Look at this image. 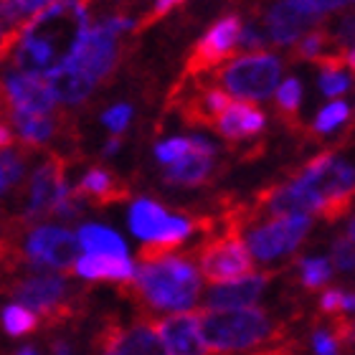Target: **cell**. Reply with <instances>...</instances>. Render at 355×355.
<instances>
[{
    "instance_id": "1",
    "label": "cell",
    "mask_w": 355,
    "mask_h": 355,
    "mask_svg": "<svg viewBox=\"0 0 355 355\" xmlns=\"http://www.w3.org/2000/svg\"><path fill=\"white\" fill-rule=\"evenodd\" d=\"M89 28L84 3H46L26 26L18 28V41L6 64L26 76H46L74 53L82 33Z\"/></svg>"
},
{
    "instance_id": "2",
    "label": "cell",
    "mask_w": 355,
    "mask_h": 355,
    "mask_svg": "<svg viewBox=\"0 0 355 355\" xmlns=\"http://www.w3.org/2000/svg\"><path fill=\"white\" fill-rule=\"evenodd\" d=\"M200 279L188 257L173 254L155 264L135 269L130 282L119 284V295L130 297L140 310H188L196 304Z\"/></svg>"
},
{
    "instance_id": "3",
    "label": "cell",
    "mask_w": 355,
    "mask_h": 355,
    "mask_svg": "<svg viewBox=\"0 0 355 355\" xmlns=\"http://www.w3.org/2000/svg\"><path fill=\"white\" fill-rule=\"evenodd\" d=\"M200 338L206 350L234 353L259 345L272 335V320L264 310H200L198 312Z\"/></svg>"
},
{
    "instance_id": "4",
    "label": "cell",
    "mask_w": 355,
    "mask_h": 355,
    "mask_svg": "<svg viewBox=\"0 0 355 355\" xmlns=\"http://www.w3.org/2000/svg\"><path fill=\"white\" fill-rule=\"evenodd\" d=\"M6 292L33 315L41 312L49 325H64L79 312V300L74 295L76 289L69 287L64 277H56V274L26 277L13 282Z\"/></svg>"
},
{
    "instance_id": "5",
    "label": "cell",
    "mask_w": 355,
    "mask_h": 355,
    "mask_svg": "<svg viewBox=\"0 0 355 355\" xmlns=\"http://www.w3.org/2000/svg\"><path fill=\"white\" fill-rule=\"evenodd\" d=\"M279 59L266 51H252L244 56L226 61L216 69V84L226 87V92L249 99H266L279 82Z\"/></svg>"
},
{
    "instance_id": "6",
    "label": "cell",
    "mask_w": 355,
    "mask_h": 355,
    "mask_svg": "<svg viewBox=\"0 0 355 355\" xmlns=\"http://www.w3.org/2000/svg\"><path fill=\"white\" fill-rule=\"evenodd\" d=\"M198 269L203 272V279L218 287L252 277L254 259L241 234L226 229L198 249Z\"/></svg>"
},
{
    "instance_id": "7",
    "label": "cell",
    "mask_w": 355,
    "mask_h": 355,
    "mask_svg": "<svg viewBox=\"0 0 355 355\" xmlns=\"http://www.w3.org/2000/svg\"><path fill=\"white\" fill-rule=\"evenodd\" d=\"M67 188V160L59 153H51L38 165L28 183V206L21 216V226H28L41 218H51L56 206L69 196Z\"/></svg>"
},
{
    "instance_id": "8",
    "label": "cell",
    "mask_w": 355,
    "mask_h": 355,
    "mask_svg": "<svg viewBox=\"0 0 355 355\" xmlns=\"http://www.w3.org/2000/svg\"><path fill=\"white\" fill-rule=\"evenodd\" d=\"M117 36L104 23L89 26L82 33L74 53L64 64H71L76 71H82L92 84L107 82L117 67Z\"/></svg>"
},
{
    "instance_id": "9",
    "label": "cell",
    "mask_w": 355,
    "mask_h": 355,
    "mask_svg": "<svg viewBox=\"0 0 355 355\" xmlns=\"http://www.w3.org/2000/svg\"><path fill=\"white\" fill-rule=\"evenodd\" d=\"M312 226L307 216H272L266 223H259L249 231V252L261 261H272L282 254L295 252L300 241L307 236Z\"/></svg>"
},
{
    "instance_id": "10",
    "label": "cell",
    "mask_w": 355,
    "mask_h": 355,
    "mask_svg": "<svg viewBox=\"0 0 355 355\" xmlns=\"http://www.w3.org/2000/svg\"><path fill=\"white\" fill-rule=\"evenodd\" d=\"M76 254H79V239L71 231L56 226H36L28 234L23 259L41 269H61L74 274Z\"/></svg>"
},
{
    "instance_id": "11",
    "label": "cell",
    "mask_w": 355,
    "mask_h": 355,
    "mask_svg": "<svg viewBox=\"0 0 355 355\" xmlns=\"http://www.w3.org/2000/svg\"><path fill=\"white\" fill-rule=\"evenodd\" d=\"M241 31L244 28H241L239 15H223L221 21H216L185 61V76H198L200 79V74L223 67L226 59H231V53L236 49Z\"/></svg>"
},
{
    "instance_id": "12",
    "label": "cell",
    "mask_w": 355,
    "mask_h": 355,
    "mask_svg": "<svg viewBox=\"0 0 355 355\" xmlns=\"http://www.w3.org/2000/svg\"><path fill=\"white\" fill-rule=\"evenodd\" d=\"M94 348L99 355H168L153 320H140L132 327H122L110 320L96 333Z\"/></svg>"
},
{
    "instance_id": "13",
    "label": "cell",
    "mask_w": 355,
    "mask_h": 355,
    "mask_svg": "<svg viewBox=\"0 0 355 355\" xmlns=\"http://www.w3.org/2000/svg\"><path fill=\"white\" fill-rule=\"evenodd\" d=\"M335 8H343V3H279L266 13V26L277 44H292L302 31L320 28L322 18Z\"/></svg>"
},
{
    "instance_id": "14",
    "label": "cell",
    "mask_w": 355,
    "mask_h": 355,
    "mask_svg": "<svg viewBox=\"0 0 355 355\" xmlns=\"http://www.w3.org/2000/svg\"><path fill=\"white\" fill-rule=\"evenodd\" d=\"M168 355H208L198 327V312H178L155 322Z\"/></svg>"
},
{
    "instance_id": "15",
    "label": "cell",
    "mask_w": 355,
    "mask_h": 355,
    "mask_svg": "<svg viewBox=\"0 0 355 355\" xmlns=\"http://www.w3.org/2000/svg\"><path fill=\"white\" fill-rule=\"evenodd\" d=\"M231 96L214 84H196L188 96L180 99V114L191 127H216L218 117L229 110Z\"/></svg>"
},
{
    "instance_id": "16",
    "label": "cell",
    "mask_w": 355,
    "mask_h": 355,
    "mask_svg": "<svg viewBox=\"0 0 355 355\" xmlns=\"http://www.w3.org/2000/svg\"><path fill=\"white\" fill-rule=\"evenodd\" d=\"M269 279H272V274H252V277L231 282V284H218L208 292L203 310H244L259 300Z\"/></svg>"
},
{
    "instance_id": "17",
    "label": "cell",
    "mask_w": 355,
    "mask_h": 355,
    "mask_svg": "<svg viewBox=\"0 0 355 355\" xmlns=\"http://www.w3.org/2000/svg\"><path fill=\"white\" fill-rule=\"evenodd\" d=\"M71 196L79 200H89L92 206H112V203H122L130 198V188L110 171L92 168L71 191Z\"/></svg>"
},
{
    "instance_id": "18",
    "label": "cell",
    "mask_w": 355,
    "mask_h": 355,
    "mask_svg": "<svg viewBox=\"0 0 355 355\" xmlns=\"http://www.w3.org/2000/svg\"><path fill=\"white\" fill-rule=\"evenodd\" d=\"M264 127V114H261L252 102H231L229 110L223 112L218 122H216V130L231 142L246 140L257 135Z\"/></svg>"
},
{
    "instance_id": "19",
    "label": "cell",
    "mask_w": 355,
    "mask_h": 355,
    "mask_svg": "<svg viewBox=\"0 0 355 355\" xmlns=\"http://www.w3.org/2000/svg\"><path fill=\"white\" fill-rule=\"evenodd\" d=\"M74 274L94 282H130L135 277V266L122 257H107V254H84L76 259Z\"/></svg>"
},
{
    "instance_id": "20",
    "label": "cell",
    "mask_w": 355,
    "mask_h": 355,
    "mask_svg": "<svg viewBox=\"0 0 355 355\" xmlns=\"http://www.w3.org/2000/svg\"><path fill=\"white\" fill-rule=\"evenodd\" d=\"M46 84L51 89L53 99H59L64 104H79L84 102L92 92L94 84L89 82L82 71H76L71 64H61L59 69H53L51 74L46 76Z\"/></svg>"
},
{
    "instance_id": "21",
    "label": "cell",
    "mask_w": 355,
    "mask_h": 355,
    "mask_svg": "<svg viewBox=\"0 0 355 355\" xmlns=\"http://www.w3.org/2000/svg\"><path fill=\"white\" fill-rule=\"evenodd\" d=\"M6 117L13 122L15 132L21 137L23 148L36 150L38 145H46L51 140L59 125L51 114H26V112H6Z\"/></svg>"
},
{
    "instance_id": "22",
    "label": "cell",
    "mask_w": 355,
    "mask_h": 355,
    "mask_svg": "<svg viewBox=\"0 0 355 355\" xmlns=\"http://www.w3.org/2000/svg\"><path fill=\"white\" fill-rule=\"evenodd\" d=\"M168 223H171V214L148 198L137 200L132 211H130V229H132V234L140 239H148V241L160 239V234L168 229Z\"/></svg>"
},
{
    "instance_id": "23",
    "label": "cell",
    "mask_w": 355,
    "mask_h": 355,
    "mask_svg": "<svg viewBox=\"0 0 355 355\" xmlns=\"http://www.w3.org/2000/svg\"><path fill=\"white\" fill-rule=\"evenodd\" d=\"M208 175H211V157L200 155V153H188L180 160L168 168L165 173V180L168 183H178V185H200L206 183Z\"/></svg>"
},
{
    "instance_id": "24",
    "label": "cell",
    "mask_w": 355,
    "mask_h": 355,
    "mask_svg": "<svg viewBox=\"0 0 355 355\" xmlns=\"http://www.w3.org/2000/svg\"><path fill=\"white\" fill-rule=\"evenodd\" d=\"M79 246H84L89 254H107V257H122L127 259V244L114 234V231L104 229V226H82L79 231Z\"/></svg>"
},
{
    "instance_id": "25",
    "label": "cell",
    "mask_w": 355,
    "mask_h": 355,
    "mask_svg": "<svg viewBox=\"0 0 355 355\" xmlns=\"http://www.w3.org/2000/svg\"><path fill=\"white\" fill-rule=\"evenodd\" d=\"M0 322H3V327L8 330V335H13V338L33 333V330L41 325V320H38L31 310L21 307V304H10V307H6L3 315H0Z\"/></svg>"
},
{
    "instance_id": "26",
    "label": "cell",
    "mask_w": 355,
    "mask_h": 355,
    "mask_svg": "<svg viewBox=\"0 0 355 355\" xmlns=\"http://www.w3.org/2000/svg\"><path fill=\"white\" fill-rule=\"evenodd\" d=\"M327 49H333V38L325 28H312L310 33H304L302 41L297 44L295 49V59H304V61H320L325 56Z\"/></svg>"
},
{
    "instance_id": "27",
    "label": "cell",
    "mask_w": 355,
    "mask_h": 355,
    "mask_svg": "<svg viewBox=\"0 0 355 355\" xmlns=\"http://www.w3.org/2000/svg\"><path fill=\"white\" fill-rule=\"evenodd\" d=\"M300 96H302V87H300L297 79H287L279 87V92H277V107L284 114V125L287 127H297L295 114H297V107H300Z\"/></svg>"
},
{
    "instance_id": "28",
    "label": "cell",
    "mask_w": 355,
    "mask_h": 355,
    "mask_svg": "<svg viewBox=\"0 0 355 355\" xmlns=\"http://www.w3.org/2000/svg\"><path fill=\"white\" fill-rule=\"evenodd\" d=\"M23 171H26V148L21 153H15V150L0 153V173L8 180V185L21 183Z\"/></svg>"
},
{
    "instance_id": "29",
    "label": "cell",
    "mask_w": 355,
    "mask_h": 355,
    "mask_svg": "<svg viewBox=\"0 0 355 355\" xmlns=\"http://www.w3.org/2000/svg\"><path fill=\"white\" fill-rule=\"evenodd\" d=\"M300 269H302V284L307 289H318L330 279V264L325 259H302Z\"/></svg>"
},
{
    "instance_id": "30",
    "label": "cell",
    "mask_w": 355,
    "mask_h": 355,
    "mask_svg": "<svg viewBox=\"0 0 355 355\" xmlns=\"http://www.w3.org/2000/svg\"><path fill=\"white\" fill-rule=\"evenodd\" d=\"M333 264L340 272H353L355 269V241L350 236H340L333 244Z\"/></svg>"
},
{
    "instance_id": "31",
    "label": "cell",
    "mask_w": 355,
    "mask_h": 355,
    "mask_svg": "<svg viewBox=\"0 0 355 355\" xmlns=\"http://www.w3.org/2000/svg\"><path fill=\"white\" fill-rule=\"evenodd\" d=\"M343 119H348V107L343 102H333L320 112L318 122H315V130H318V132H330L335 125H340Z\"/></svg>"
},
{
    "instance_id": "32",
    "label": "cell",
    "mask_w": 355,
    "mask_h": 355,
    "mask_svg": "<svg viewBox=\"0 0 355 355\" xmlns=\"http://www.w3.org/2000/svg\"><path fill=\"white\" fill-rule=\"evenodd\" d=\"M188 153H191V140H183V137L163 142V145H157V150H155L157 160H160V163H168V165H173L175 160L188 155Z\"/></svg>"
},
{
    "instance_id": "33",
    "label": "cell",
    "mask_w": 355,
    "mask_h": 355,
    "mask_svg": "<svg viewBox=\"0 0 355 355\" xmlns=\"http://www.w3.org/2000/svg\"><path fill=\"white\" fill-rule=\"evenodd\" d=\"M130 117H132V110L127 107V104H117V107H112V110H107L104 112V117H102V122L107 127H110L112 132L117 135V132H122L127 127V122H130Z\"/></svg>"
},
{
    "instance_id": "34",
    "label": "cell",
    "mask_w": 355,
    "mask_h": 355,
    "mask_svg": "<svg viewBox=\"0 0 355 355\" xmlns=\"http://www.w3.org/2000/svg\"><path fill=\"white\" fill-rule=\"evenodd\" d=\"M348 76L343 74V71H322V76H320V87H322V92L327 96L343 94L348 89Z\"/></svg>"
},
{
    "instance_id": "35",
    "label": "cell",
    "mask_w": 355,
    "mask_h": 355,
    "mask_svg": "<svg viewBox=\"0 0 355 355\" xmlns=\"http://www.w3.org/2000/svg\"><path fill=\"white\" fill-rule=\"evenodd\" d=\"M315 350H318V355H335L338 353V343H335V338L327 330H318L315 333Z\"/></svg>"
},
{
    "instance_id": "36",
    "label": "cell",
    "mask_w": 355,
    "mask_h": 355,
    "mask_svg": "<svg viewBox=\"0 0 355 355\" xmlns=\"http://www.w3.org/2000/svg\"><path fill=\"white\" fill-rule=\"evenodd\" d=\"M322 312L327 315H335L338 310H343V292L340 289H327L325 295H322Z\"/></svg>"
},
{
    "instance_id": "37",
    "label": "cell",
    "mask_w": 355,
    "mask_h": 355,
    "mask_svg": "<svg viewBox=\"0 0 355 355\" xmlns=\"http://www.w3.org/2000/svg\"><path fill=\"white\" fill-rule=\"evenodd\" d=\"M13 142H15V137H13V130L8 127V122H6V117L0 114V153H6V150H10L13 148Z\"/></svg>"
},
{
    "instance_id": "38",
    "label": "cell",
    "mask_w": 355,
    "mask_h": 355,
    "mask_svg": "<svg viewBox=\"0 0 355 355\" xmlns=\"http://www.w3.org/2000/svg\"><path fill=\"white\" fill-rule=\"evenodd\" d=\"M343 310L355 312V295H343Z\"/></svg>"
},
{
    "instance_id": "39",
    "label": "cell",
    "mask_w": 355,
    "mask_h": 355,
    "mask_svg": "<svg viewBox=\"0 0 355 355\" xmlns=\"http://www.w3.org/2000/svg\"><path fill=\"white\" fill-rule=\"evenodd\" d=\"M119 148V137H112L110 142H107V148H104V155H112V153H117Z\"/></svg>"
},
{
    "instance_id": "40",
    "label": "cell",
    "mask_w": 355,
    "mask_h": 355,
    "mask_svg": "<svg viewBox=\"0 0 355 355\" xmlns=\"http://www.w3.org/2000/svg\"><path fill=\"white\" fill-rule=\"evenodd\" d=\"M53 355H69V348L64 343H56V345H53Z\"/></svg>"
},
{
    "instance_id": "41",
    "label": "cell",
    "mask_w": 355,
    "mask_h": 355,
    "mask_svg": "<svg viewBox=\"0 0 355 355\" xmlns=\"http://www.w3.org/2000/svg\"><path fill=\"white\" fill-rule=\"evenodd\" d=\"M345 64H348V67H350V69H353V71H355V49H353V51L348 53V56H345Z\"/></svg>"
},
{
    "instance_id": "42",
    "label": "cell",
    "mask_w": 355,
    "mask_h": 355,
    "mask_svg": "<svg viewBox=\"0 0 355 355\" xmlns=\"http://www.w3.org/2000/svg\"><path fill=\"white\" fill-rule=\"evenodd\" d=\"M6 191H8V180L3 178V173H0V196H3Z\"/></svg>"
},
{
    "instance_id": "43",
    "label": "cell",
    "mask_w": 355,
    "mask_h": 355,
    "mask_svg": "<svg viewBox=\"0 0 355 355\" xmlns=\"http://www.w3.org/2000/svg\"><path fill=\"white\" fill-rule=\"evenodd\" d=\"M348 236L355 241V216H353V221H350V229H348Z\"/></svg>"
},
{
    "instance_id": "44",
    "label": "cell",
    "mask_w": 355,
    "mask_h": 355,
    "mask_svg": "<svg viewBox=\"0 0 355 355\" xmlns=\"http://www.w3.org/2000/svg\"><path fill=\"white\" fill-rule=\"evenodd\" d=\"M15 355H36V350H33V348H23V350H18Z\"/></svg>"
},
{
    "instance_id": "45",
    "label": "cell",
    "mask_w": 355,
    "mask_h": 355,
    "mask_svg": "<svg viewBox=\"0 0 355 355\" xmlns=\"http://www.w3.org/2000/svg\"><path fill=\"white\" fill-rule=\"evenodd\" d=\"M259 355H289V353H282V350H266V353H259Z\"/></svg>"
},
{
    "instance_id": "46",
    "label": "cell",
    "mask_w": 355,
    "mask_h": 355,
    "mask_svg": "<svg viewBox=\"0 0 355 355\" xmlns=\"http://www.w3.org/2000/svg\"><path fill=\"white\" fill-rule=\"evenodd\" d=\"M353 338H355V322H353Z\"/></svg>"
}]
</instances>
